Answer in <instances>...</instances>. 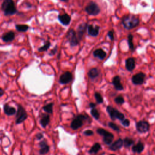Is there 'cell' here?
<instances>
[{"label":"cell","mask_w":155,"mask_h":155,"mask_svg":"<svg viewBox=\"0 0 155 155\" xmlns=\"http://www.w3.org/2000/svg\"><path fill=\"white\" fill-rule=\"evenodd\" d=\"M121 23L125 29L131 30L136 27L140 23L139 18L133 14L124 15L121 18Z\"/></svg>","instance_id":"cell-1"},{"label":"cell","mask_w":155,"mask_h":155,"mask_svg":"<svg viewBox=\"0 0 155 155\" xmlns=\"http://www.w3.org/2000/svg\"><path fill=\"white\" fill-rule=\"evenodd\" d=\"M1 9L6 16L13 15L17 13V9L13 0H3Z\"/></svg>","instance_id":"cell-2"},{"label":"cell","mask_w":155,"mask_h":155,"mask_svg":"<svg viewBox=\"0 0 155 155\" xmlns=\"http://www.w3.org/2000/svg\"><path fill=\"white\" fill-rule=\"evenodd\" d=\"M87 119L91 121V119L88 115L79 114L75 116V118L72 120L71 124H70V127L73 130H78L84 124V122L87 121Z\"/></svg>","instance_id":"cell-3"},{"label":"cell","mask_w":155,"mask_h":155,"mask_svg":"<svg viewBox=\"0 0 155 155\" xmlns=\"http://www.w3.org/2000/svg\"><path fill=\"white\" fill-rule=\"evenodd\" d=\"M106 110L108 112V114L112 121H115L116 119H118L120 121H122L125 119L124 115L122 113L120 112L119 110L110 106H108L107 107Z\"/></svg>","instance_id":"cell-4"},{"label":"cell","mask_w":155,"mask_h":155,"mask_svg":"<svg viewBox=\"0 0 155 155\" xmlns=\"http://www.w3.org/2000/svg\"><path fill=\"white\" fill-rule=\"evenodd\" d=\"M96 133L103 136V142L107 146H110L114 140V135L113 133L107 131L106 130L99 128L96 130Z\"/></svg>","instance_id":"cell-5"},{"label":"cell","mask_w":155,"mask_h":155,"mask_svg":"<svg viewBox=\"0 0 155 155\" xmlns=\"http://www.w3.org/2000/svg\"><path fill=\"white\" fill-rule=\"evenodd\" d=\"M85 11L89 15L96 16L101 12V9L96 3L91 1L85 7Z\"/></svg>","instance_id":"cell-6"},{"label":"cell","mask_w":155,"mask_h":155,"mask_svg":"<svg viewBox=\"0 0 155 155\" xmlns=\"http://www.w3.org/2000/svg\"><path fill=\"white\" fill-rule=\"evenodd\" d=\"M27 118V114L24 107L21 106H18V110L16 115V124H20L23 122Z\"/></svg>","instance_id":"cell-7"},{"label":"cell","mask_w":155,"mask_h":155,"mask_svg":"<svg viewBox=\"0 0 155 155\" xmlns=\"http://www.w3.org/2000/svg\"><path fill=\"white\" fill-rule=\"evenodd\" d=\"M66 37L68 39L70 45L72 47H75L79 44V41L76 36V32L74 29H70L67 33Z\"/></svg>","instance_id":"cell-8"},{"label":"cell","mask_w":155,"mask_h":155,"mask_svg":"<svg viewBox=\"0 0 155 155\" xmlns=\"http://www.w3.org/2000/svg\"><path fill=\"white\" fill-rule=\"evenodd\" d=\"M136 129L140 133H146L150 130V124L146 121H139L136 124Z\"/></svg>","instance_id":"cell-9"},{"label":"cell","mask_w":155,"mask_h":155,"mask_svg":"<svg viewBox=\"0 0 155 155\" xmlns=\"http://www.w3.org/2000/svg\"><path fill=\"white\" fill-rule=\"evenodd\" d=\"M146 75L143 72H139L134 75L132 78V81L136 86H140L144 82Z\"/></svg>","instance_id":"cell-10"},{"label":"cell","mask_w":155,"mask_h":155,"mask_svg":"<svg viewBox=\"0 0 155 155\" xmlns=\"http://www.w3.org/2000/svg\"><path fill=\"white\" fill-rule=\"evenodd\" d=\"M87 26H88V24L87 23H81V24H79L78 25L76 34V36L79 42L82 39V37H83L84 33L86 32Z\"/></svg>","instance_id":"cell-11"},{"label":"cell","mask_w":155,"mask_h":155,"mask_svg":"<svg viewBox=\"0 0 155 155\" xmlns=\"http://www.w3.org/2000/svg\"><path fill=\"white\" fill-rule=\"evenodd\" d=\"M73 79V76L70 72H65L61 75L59 79V82L63 85L68 84L71 82Z\"/></svg>","instance_id":"cell-12"},{"label":"cell","mask_w":155,"mask_h":155,"mask_svg":"<svg viewBox=\"0 0 155 155\" xmlns=\"http://www.w3.org/2000/svg\"><path fill=\"white\" fill-rule=\"evenodd\" d=\"M39 147L40 148L39 153L41 155H44L48 153L50 151V146L48 145L46 140H43L39 143Z\"/></svg>","instance_id":"cell-13"},{"label":"cell","mask_w":155,"mask_h":155,"mask_svg":"<svg viewBox=\"0 0 155 155\" xmlns=\"http://www.w3.org/2000/svg\"><path fill=\"white\" fill-rule=\"evenodd\" d=\"M100 30V26H98L97 25L94 26L93 24L88 25L87 29L88 35L93 37H96L98 35H99Z\"/></svg>","instance_id":"cell-14"},{"label":"cell","mask_w":155,"mask_h":155,"mask_svg":"<svg viewBox=\"0 0 155 155\" xmlns=\"http://www.w3.org/2000/svg\"><path fill=\"white\" fill-rule=\"evenodd\" d=\"M121 77L118 75L114 76L112 79V84L114 85L115 90L117 91H121L124 90V87L121 82Z\"/></svg>","instance_id":"cell-15"},{"label":"cell","mask_w":155,"mask_h":155,"mask_svg":"<svg viewBox=\"0 0 155 155\" xmlns=\"http://www.w3.org/2000/svg\"><path fill=\"white\" fill-rule=\"evenodd\" d=\"M136 67V60L134 58L130 57L125 60V68L129 72H132Z\"/></svg>","instance_id":"cell-16"},{"label":"cell","mask_w":155,"mask_h":155,"mask_svg":"<svg viewBox=\"0 0 155 155\" xmlns=\"http://www.w3.org/2000/svg\"><path fill=\"white\" fill-rule=\"evenodd\" d=\"M58 19L60 22L64 25H68L71 22V17L67 13H64L63 15H59Z\"/></svg>","instance_id":"cell-17"},{"label":"cell","mask_w":155,"mask_h":155,"mask_svg":"<svg viewBox=\"0 0 155 155\" xmlns=\"http://www.w3.org/2000/svg\"><path fill=\"white\" fill-rule=\"evenodd\" d=\"M122 146H123V140L121 138H119L118 140H116L115 142H114L113 144H111L109 146V149L111 151H115L120 150Z\"/></svg>","instance_id":"cell-18"},{"label":"cell","mask_w":155,"mask_h":155,"mask_svg":"<svg viewBox=\"0 0 155 155\" xmlns=\"http://www.w3.org/2000/svg\"><path fill=\"white\" fill-rule=\"evenodd\" d=\"M144 143L139 140V141L135 145L132 146V150L133 151V152L134 153H140L143 151V150H144Z\"/></svg>","instance_id":"cell-19"},{"label":"cell","mask_w":155,"mask_h":155,"mask_svg":"<svg viewBox=\"0 0 155 155\" xmlns=\"http://www.w3.org/2000/svg\"><path fill=\"white\" fill-rule=\"evenodd\" d=\"M93 55L95 58H99L100 60H103L106 57V53L102 49H98L93 52Z\"/></svg>","instance_id":"cell-20"},{"label":"cell","mask_w":155,"mask_h":155,"mask_svg":"<svg viewBox=\"0 0 155 155\" xmlns=\"http://www.w3.org/2000/svg\"><path fill=\"white\" fill-rule=\"evenodd\" d=\"M15 38V34L13 32H9L3 35L2 39L6 43H10L14 40Z\"/></svg>","instance_id":"cell-21"},{"label":"cell","mask_w":155,"mask_h":155,"mask_svg":"<svg viewBox=\"0 0 155 155\" xmlns=\"http://www.w3.org/2000/svg\"><path fill=\"white\" fill-rule=\"evenodd\" d=\"M50 121V117L49 115L44 114V115H43V116H41L40 121H39V123L41 125L42 127L46 128V127L49 125Z\"/></svg>","instance_id":"cell-22"},{"label":"cell","mask_w":155,"mask_h":155,"mask_svg":"<svg viewBox=\"0 0 155 155\" xmlns=\"http://www.w3.org/2000/svg\"><path fill=\"white\" fill-rule=\"evenodd\" d=\"M4 111L6 115L7 116H12L17 113V110L15 108L10 106L9 104H5L4 106Z\"/></svg>","instance_id":"cell-23"},{"label":"cell","mask_w":155,"mask_h":155,"mask_svg":"<svg viewBox=\"0 0 155 155\" xmlns=\"http://www.w3.org/2000/svg\"><path fill=\"white\" fill-rule=\"evenodd\" d=\"M100 70H98L97 68H92L89 70L88 72V76L92 79L96 78L98 76L100 75Z\"/></svg>","instance_id":"cell-24"},{"label":"cell","mask_w":155,"mask_h":155,"mask_svg":"<svg viewBox=\"0 0 155 155\" xmlns=\"http://www.w3.org/2000/svg\"><path fill=\"white\" fill-rule=\"evenodd\" d=\"M122 140H123V146L125 148H129L131 146H133L135 144L134 140L129 137H126Z\"/></svg>","instance_id":"cell-25"},{"label":"cell","mask_w":155,"mask_h":155,"mask_svg":"<svg viewBox=\"0 0 155 155\" xmlns=\"http://www.w3.org/2000/svg\"><path fill=\"white\" fill-rule=\"evenodd\" d=\"M101 149V144L100 143H96L94 144V145L91 147V148L89 151V153L90 154H96Z\"/></svg>","instance_id":"cell-26"},{"label":"cell","mask_w":155,"mask_h":155,"mask_svg":"<svg viewBox=\"0 0 155 155\" xmlns=\"http://www.w3.org/2000/svg\"><path fill=\"white\" fill-rule=\"evenodd\" d=\"M29 29V25L25 24H18L16 25V29L20 32H25Z\"/></svg>","instance_id":"cell-27"},{"label":"cell","mask_w":155,"mask_h":155,"mask_svg":"<svg viewBox=\"0 0 155 155\" xmlns=\"http://www.w3.org/2000/svg\"><path fill=\"white\" fill-rule=\"evenodd\" d=\"M133 40V35L129 34L128 35V44L129 46V49H130V50H131L132 52H134L135 50V47L134 46Z\"/></svg>","instance_id":"cell-28"},{"label":"cell","mask_w":155,"mask_h":155,"mask_svg":"<svg viewBox=\"0 0 155 155\" xmlns=\"http://www.w3.org/2000/svg\"><path fill=\"white\" fill-rule=\"evenodd\" d=\"M50 46H51L50 42L49 40H47V41L46 42V43H45V44H44L43 46H41V47L38 48V52H46V51H47L48 49L50 48Z\"/></svg>","instance_id":"cell-29"},{"label":"cell","mask_w":155,"mask_h":155,"mask_svg":"<svg viewBox=\"0 0 155 155\" xmlns=\"http://www.w3.org/2000/svg\"><path fill=\"white\" fill-rule=\"evenodd\" d=\"M53 103H49L47 105L44 106L43 107V109L45 112L47 113V114H52L53 113Z\"/></svg>","instance_id":"cell-30"},{"label":"cell","mask_w":155,"mask_h":155,"mask_svg":"<svg viewBox=\"0 0 155 155\" xmlns=\"http://www.w3.org/2000/svg\"><path fill=\"white\" fill-rule=\"evenodd\" d=\"M95 100H96L97 104H100L103 103V102H104L103 97L102 96V95L100 93L95 92Z\"/></svg>","instance_id":"cell-31"},{"label":"cell","mask_w":155,"mask_h":155,"mask_svg":"<svg viewBox=\"0 0 155 155\" xmlns=\"http://www.w3.org/2000/svg\"><path fill=\"white\" fill-rule=\"evenodd\" d=\"M90 114L92 115V116L96 119V120H98L100 119V112L98 111V110L94 108H92L91 111H90Z\"/></svg>","instance_id":"cell-32"},{"label":"cell","mask_w":155,"mask_h":155,"mask_svg":"<svg viewBox=\"0 0 155 155\" xmlns=\"http://www.w3.org/2000/svg\"><path fill=\"white\" fill-rule=\"evenodd\" d=\"M115 102L119 105H122L125 103V100H124V98H123L122 96L119 95L117 97H116L115 98Z\"/></svg>","instance_id":"cell-33"},{"label":"cell","mask_w":155,"mask_h":155,"mask_svg":"<svg viewBox=\"0 0 155 155\" xmlns=\"http://www.w3.org/2000/svg\"><path fill=\"white\" fill-rule=\"evenodd\" d=\"M108 126L111 129H113L115 131H116L118 132H120V128L119 127V126L118 125H116L115 123H114V122H108Z\"/></svg>","instance_id":"cell-34"},{"label":"cell","mask_w":155,"mask_h":155,"mask_svg":"<svg viewBox=\"0 0 155 155\" xmlns=\"http://www.w3.org/2000/svg\"><path fill=\"white\" fill-rule=\"evenodd\" d=\"M121 122L124 127H129L130 124V122L128 119H124V120L121 121Z\"/></svg>","instance_id":"cell-35"},{"label":"cell","mask_w":155,"mask_h":155,"mask_svg":"<svg viewBox=\"0 0 155 155\" xmlns=\"http://www.w3.org/2000/svg\"><path fill=\"white\" fill-rule=\"evenodd\" d=\"M58 52V46L57 45H56L55 46V47L51 50L50 52L49 53V55L50 56H53L54 55L56 54V53Z\"/></svg>","instance_id":"cell-36"},{"label":"cell","mask_w":155,"mask_h":155,"mask_svg":"<svg viewBox=\"0 0 155 155\" xmlns=\"http://www.w3.org/2000/svg\"><path fill=\"white\" fill-rule=\"evenodd\" d=\"M107 36L109 37L110 39L112 41L114 40V31H108V33H107Z\"/></svg>","instance_id":"cell-37"},{"label":"cell","mask_w":155,"mask_h":155,"mask_svg":"<svg viewBox=\"0 0 155 155\" xmlns=\"http://www.w3.org/2000/svg\"><path fill=\"white\" fill-rule=\"evenodd\" d=\"M83 134L85 136H92L94 134V133L91 130H87L83 132Z\"/></svg>","instance_id":"cell-38"},{"label":"cell","mask_w":155,"mask_h":155,"mask_svg":"<svg viewBox=\"0 0 155 155\" xmlns=\"http://www.w3.org/2000/svg\"><path fill=\"white\" fill-rule=\"evenodd\" d=\"M44 138V135L43 133H37L36 135V139L38 140H41V139H43Z\"/></svg>","instance_id":"cell-39"},{"label":"cell","mask_w":155,"mask_h":155,"mask_svg":"<svg viewBox=\"0 0 155 155\" xmlns=\"http://www.w3.org/2000/svg\"><path fill=\"white\" fill-rule=\"evenodd\" d=\"M89 106V107H90L91 108H94L96 107V104H95V103H90Z\"/></svg>","instance_id":"cell-40"},{"label":"cell","mask_w":155,"mask_h":155,"mask_svg":"<svg viewBox=\"0 0 155 155\" xmlns=\"http://www.w3.org/2000/svg\"><path fill=\"white\" fill-rule=\"evenodd\" d=\"M4 90L1 89V88H0V97L2 96L3 95H4Z\"/></svg>","instance_id":"cell-41"},{"label":"cell","mask_w":155,"mask_h":155,"mask_svg":"<svg viewBox=\"0 0 155 155\" xmlns=\"http://www.w3.org/2000/svg\"><path fill=\"white\" fill-rule=\"evenodd\" d=\"M62 1H67V0H61Z\"/></svg>","instance_id":"cell-42"},{"label":"cell","mask_w":155,"mask_h":155,"mask_svg":"<svg viewBox=\"0 0 155 155\" xmlns=\"http://www.w3.org/2000/svg\"><path fill=\"white\" fill-rule=\"evenodd\" d=\"M110 155H115V154H110Z\"/></svg>","instance_id":"cell-43"}]
</instances>
